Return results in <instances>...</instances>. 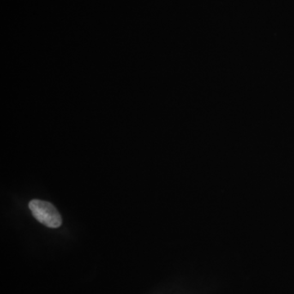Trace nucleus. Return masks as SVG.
<instances>
[{"mask_svg":"<svg viewBox=\"0 0 294 294\" xmlns=\"http://www.w3.org/2000/svg\"><path fill=\"white\" fill-rule=\"evenodd\" d=\"M29 208L34 218L48 227L58 228L62 225V217L51 203L33 200L29 203Z\"/></svg>","mask_w":294,"mask_h":294,"instance_id":"nucleus-1","label":"nucleus"}]
</instances>
